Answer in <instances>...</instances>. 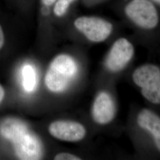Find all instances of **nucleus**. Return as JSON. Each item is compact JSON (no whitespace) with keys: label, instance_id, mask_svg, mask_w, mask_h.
Returning <instances> with one entry per match:
<instances>
[{"label":"nucleus","instance_id":"nucleus-5","mask_svg":"<svg viewBox=\"0 0 160 160\" xmlns=\"http://www.w3.org/2000/svg\"><path fill=\"white\" fill-rule=\"evenodd\" d=\"M113 92L110 89L100 90L94 98L91 116L92 120L97 126H108L116 120L118 102Z\"/></svg>","mask_w":160,"mask_h":160},{"label":"nucleus","instance_id":"nucleus-12","mask_svg":"<svg viewBox=\"0 0 160 160\" xmlns=\"http://www.w3.org/2000/svg\"><path fill=\"white\" fill-rule=\"evenodd\" d=\"M54 159L55 160H80V157L67 152H62L57 155Z\"/></svg>","mask_w":160,"mask_h":160},{"label":"nucleus","instance_id":"nucleus-2","mask_svg":"<svg viewBox=\"0 0 160 160\" xmlns=\"http://www.w3.org/2000/svg\"><path fill=\"white\" fill-rule=\"evenodd\" d=\"M126 80L137 90L147 106L160 113V63L145 62L133 67Z\"/></svg>","mask_w":160,"mask_h":160},{"label":"nucleus","instance_id":"nucleus-6","mask_svg":"<svg viewBox=\"0 0 160 160\" xmlns=\"http://www.w3.org/2000/svg\"><path fill=\"white\" fill-rule=\"evenodd\" d=\"M125 12L132 23L143 32H152L159 25L157 10L148 0H132L126 6Z\"/></svg>","mask_w":160,"mask_h":160},{"label":"nucleus","instance_id":"nucleus-14","mask_svg":"<svg viewBox=\"0 0 160 160\" xmlns=\"http://www.w3.org/2000/svg\"><path fill=\"white\" fill-rule=\"evenodd\" d=\"M42 2L43 3V4H45V6H49L52 5L56 0H42Z\"/></svg>","mask_w":160,"mask_h":160},{"label":"nucleus","instance_id":"nucleus-1","mask_svg":"<svg viewBox=\"0 0 160 160\" xmlns=\"http://www.w3.org/2000/svg\"><path fill=\"white\" fill-rule=\"evenodd\" d=\"M137 160H160V113L148 106L130 105L124 128Z\"/></svg>","mask_w":160,"mask_h":160},{"label":"nucleus","instance_id":"nucleus-3","mask_svg":"<svg viewBox=\"0 0 160 160\" xmlns=\"http://www.w3.org/2000/svg\"><path fill=\"white\" fill-rule=\"evenodd\" d=\"M135 48L131 40L122 37L114 41L103 62L106 74L117 80L126 76L133 68Z\"/></svg>","mask_w":160,"mask_h":160},{"label":"nucleus","instance_id":"nucleus-11","mask_svg":"<svg viewBox=\"0 0 160 160\" xmlns=\"http://www.w3.org/2000/svg\"><path fill=\"white\" fill-rule=\"evenodd\" d=\"M74 0H58L54 8V12L57 16H62L66 12L70 4Z\"/></svg>","mask_w":160,"mask_h":160},{"label":"nucleus","instance_id":"nucleus-8","mask_svg":"<svg viewBox=\"0 0 160 160\" xmlns=\"http://www.w3.org/2000/svg\"><path fill=\"white\" fill-rule=\"evenodd\" d=\"M74 24L88 40L95 43L107 40L113 30L112 23L98 17H79L75 21Z\"/></svg>","mask_w":160,"mask_h":160},{"label":"nucleus","instance_id":"nucleus-7","mask_svg":"<svg viewBox=\"0 0 160 160\" xmlns=\"http://www.w3.org/2000/svg\"><path fill=\"white\" fill-rule=\"evenodd\" d=\"M9 140L13 143L16 153L20 159H40L42 154L40 141L36 135L29 131L28 127L14 133Z\"/></svg>","mask_w":160,"mask_h":160},{"label":"nucleus","instance_id":"nucleus-9","mask_svg":"<svg viewBox=\"0 0 160 160\" xmlns=\"http://www.w3.org/2000/svg\"><path fill=\"white\" fill-rule=\"evenodd\" d=\"M49 132L52 137L59 140L77 142L86 137L87 130L81 123L66 120L55 121L49 126Z\"/></svg>","mask_w":160,"mask_h":160},{"label":"nucleus","instance_id":"nucleus-15","mask_svg":"<svg viewBox=\"0 0 160 160\" xmlns=\"http://www.w3.org/2000/svg\"><path fill=\"white\" fill-rule=\"evenodd\" d=\"M154 2H157V4H160V0H153Z\"/></svg>","mask_w":160,"mask_h":160},{"label":"nucleus","instance_id":"nucleus-13","mask_svg":"<svg viewBox=\"0 0 160 160\" xmlns=\"http://www.w3.org/2000/svg\"><path fill=\"white\" fill-rule=\"evenodd\" d=\"M5 95V92L2 86L0 84V103L2 102Z\"/></svg>","mask_w":160,"mask_h":160},{"label":"nucleus","instance_id":"nucleus-4","mask_svg":"<svg viewBox=\"0 0 160 160\" xmlns=\"http://www.w3.org/2000/svg\"><path fill=\"white\" fill-rule=\"evenodd\" d=\"M74 60L68 55H60L52 62L45 75V84L49 90L62 92L77 72Z\"/></svg>","mask_w":160,"mask_h":160},{"label":"nucleus","instance_id":"nucleus-10","mask_svg":"<svg viewBox=\"0 0 160 160\" xmlns=\"http://www.w3.org/2000/svg\"><path fill=\"white\" fill-rule=\"evenodd\" d=\"M24 88L27 92H32L36 86V78L34 69L30 65H26L22 71Z\"/></svg>","mask_w":160,"mask_h":160}]
</instances>
